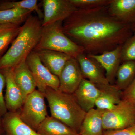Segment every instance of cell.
<instances>
[{"label": "cell", "instance_id": "6da1fadb", "mask_svg": "<svg viewBox=\"0 0 135 135\" xmlns=\"http://www.w3.org/2000/svg\"><path fill=\"white\" fill-rule=\"evenodd\" d=\"M108 7L77 9L63 22L64 33L87 55L113 50L134 34L131 25L109 15Z\"/></svg>", "mask_w": 135, "mask_h": 135}, {"label": "cell", "instance_id": "7a4b0ae2", "mask_svg": "<svg viewBox=\"0 0 135 135\" xmlns=\"http://www.w3.org/2000/svg\"><path fill=\"white\" fill-rule=\"evenodd\" d=\"M42 29L41 20L38 16L31 15L22 26L9 48L0 58V70L14 68L26 59L38 43Z\"/></svg>", "mask_w": 135, "mask_h": 135}, {"label": "cell", "instance_id": "3957f363", "mask_svg": "<svg viewBox=\"0 0 135 135\" xmlns=\"http://www.w3.org/2000/svg\"><path fill=\"white\" fill-rule=\"evenodd\" d=\"M44 95L48 102L51 116L79 133L86 112L80 106L73 94L48 88Z\"/></svg>", "mask_w": 135, "mask_h": 135}, {"label": "cell", "instance_id": "277c9868", "mask_svg": "<svg viewBox=\"0 0 135 135\" xmlns=\"http://www.w3.org/2000/svg\"><path fill=\"white\" fill-rule=\"evenodd\" d=\"M62 21L42 26L40 38L34 51H55L65 53L76 59L84 53V49L71 40L64 33Z\"/></svg>", "mask_w": 135, "mask_h": 135}, {"label": "cell", "instance_id": "5b68a950", "mask_svg": "<svg viewBox=\"0 0 135 135\" xmlns=\"http://www.w3.org/2000/svg\"><path fill=\"white\" fill-rule=\"evenodd\" d=\"M44 98L43 93L35 90L26 97L18 112L21 120L36 131L48 116Z\"/></svg>", "mask_w": 135, "mask_h": 135}, {"label": "cell", "instance_id": "8992f818", "mask_svg": "<svg viewBox=\"0 0 135 135\" xmlns=\"http://www.w3.org/2000/svg\"><path fill=\"white\" fill-rule=\"evenodd\" d=\"M135 123V107L122 99L112 110L103 111L104 131L119 130L128 127Z\"/></svg>", "mask_w": 135, "mask_h": 135}, {"label": "cell", "instance_id": "52a82bcc", "mask_svg": "<svg viewBox=\"0 0 135 135\" xmlns=\"http://www.w3.org/2000/svg\"><path fill=\"white\" fill-rule=\"evenodd\" d=\"M26 62L39 91L44 94L48 88L56 90L59 89L58 77L44 65L36 52L32 51L27 57Z\"/></svg>", "mask_w": 135, "mask_h": 135}, {"label": "cell", "instance_id": "ba28073f", "mask_svg": "<svg viewBox=\"0 0 135 135\" xmlns=\"http://www.w3.org/2000/svg\"><path fill=\"white\" fill-rule=\"evenodd\" d=\"M42 26L62 21L77 9L70 0H43Z\"/></svg>", "mask_w": 135, "mask_h": 135}, {"label": "cell", "instance_id": "9c48e42d", "mask_svg": "<svg viewBox=\"0 0 135 135\" xmlns=\"http://www.w3.org/2000/svg\"><path fill=\"white\" fill-rule=\"evenodd\" d=\"M58 78L59 90L67 94L75 92L84 78L76 59L72 58L68 61Z\"/></svg>", "mask_w": 135, "mask_h": 135}, {"label": "cell", "instance_id": "30bf717a", "mask_svg": "<svg viewBox=\"0 0 135 135\" xmlns=\"http://www.w3.org/2000/svg\"><path fill=\"white\" fill-rule=\"evenodd\" d=\"M0 71L5 78L6 91L4 98L7 109L9 112H18L22 108L25 99L15 81L13 68H5Z\"/></svg>", "mask_w": 135, "mask_h": 135}, {"label": "cell", "instance_id": "8fae6325", "mask_svg": "<svg viewBox=\"0 0 135 135\" xmlns=\"http://www.w3.org/2000/svg\"><path fill=\"white\" fill-rule=\"evenodd\" d=\"M122 46L99 55H87L94 59L105 70V77L109 83L113 84L115 81L116 73L121 62V51Z\"/></svg>", "mask_w": 135, "mask_h": 135}, {"label": "cell", "instance_id": "7c38bea8", "mask_svg": "<svg viewBox=\"0 0 135 135\" xmlns=\"http://www.w3.org/2000/svg\"><path fill=\"white\" fill-rule=\"evenodd\" d=\"M79 65L83 78L96 85L110 84L103 71V68L94 59L85 53L76 58Z\"/></svg>", "mask_w": 135, "mask_h": 135}, {"label": "cell", "instance_id": "4fadbf2b", "mask_svg": "<svg viewBox=\"0 0 135 135\" xmlns=\"http://www.w3.org/2000/svg\"><path fill=\"white\" fill-rule=\"evenodd\" d=\"M100 94V90L95 84L83 78L73 94L78 103L86 112L94 108Z\"/></svg>", "mask_w": 135, "mask_h": 135}, {"label": "cell", "instance_id": "5bb4252c", "mask_svg": "<svg viewBox=\"0 0 135 135\" xmlns=\"http://www.w3.org/2000/svg\"><path fill=\"white\" fill-rule=\"evenodd\" d=\"M108 11L120 22L131 26L135 23V0H112Z\"/></svg>", "mask_w": 135, "mask_h": 135}, {"label": "cell", "instance_id": "9a60e30c", "mask_svg": "<svg viewBox=\"0 0 135 135\" xmlns=\"http://www.w3.org/2000/svg\"><path fill=\"white\" fill-rule=\"evenodd\" d=\"M100 90V94L96 101L95 106L102 110H109L114 108L122 100V91L114 84L97 85Z\"/></svg>", "mask_w": 135, "mask_h": 135}, {"label": "cell", "instance_id": "2e32d148", "mask_svg": "<svg viewBox=\"0 0 135 135\" xmlns=\"http://www.w3.org/2000/svg\"><path fill=\"white\" fill-rule=\"evenodd\" d=\"M14 78L22 91L25 100L26 97L36 90V85L26 62V59L13 68Z\"/></svg>", "mask_w": 135, "mask_h": 135}, {"label": "cell", "instance_id": "e0dca14e", "mask_svg": "<svg viewBox=\"0 0 135 135\" xmlns=\"http://www.w3.org/2000/svg\"><path fill=\"white\" fill-rule=\"evenodd\" d=\"M36 52L44 65L58 77L66 62L73 58L65 53L55 51L46 50Z\"/></svg>", "mask_w": 135, "mask_h": 135}, {"label": "cell", "instance_id": "ac0fdd59", "mask_svg": "<svg viewBox=\"0 0 135 135\" xmlns=\"http://www.w3.org/2000/svg\"><path fill=\"white\" fill-rule=\"evenodd\" d=\"M2 123L6 135H39L20 119L18 112H8Z\"/></svg>", "mask_w": 135, "mask_h": 135}, {"label": "cell", "instance_id": "d6986e66", "mask_svg": "<svg viewBox=\"0 0 135 135\" xmlns=\"http://www.w3.org/2000/svg\"><path fill=\"white\" fill-rule=\"evenodd\" d=\"M103 110L93 108L87 112L80 128L79 135H103Z\"/></svg>", "mask_w": 135, "mask_h": 135}, {"label": "cell", "instance_id": "ffe728a7", "mask_svg": "<svg viewBox=\"0 0 135 135\" xmlns=\"http://www.w3.org/2000/svg\"><path fill=\"white\" fill-rule=\"evenodd\" d=\"M36 132L39 135H79L62 122L49 116L39 126Z\"/></svg>", "mask_w": 135, "mask_h": 135}, {"label": "cell", "instance_id": "44dd1931", "mask_svg": "<svg viewBox=\"0 0 135 135\" xmlns=\"http://www.w3.org/2000/svg\"><path fill=\"white\" fill-rule=\"evenodd\" d=\"M135 79V61L123 62L116 73L115 84L116 88L123 91L128 88Z\"/></svg>", "mask_w": 135, "mask_h": 135}, {"label": "cell", "instance_id": "7402d4cb", "mask_svg": "<svg viewBox=\"0 0 135 135\" xmlns=\"http://www.w3.org/2000/svg\"><path fill=\"white\" fill-rule=\"evenodd\" d=\"M32 12L29 10L18 8L0 10V25L12 24L21 25L32 15Z\"/></svg>", "mask_w": 135, "mask_h": 135}, {"label": "cell", "instance_id": "603a6c76", "mask_svg": "<svg viewBox=\"0 0 135 135\" xmlns=\"http://www.w3.org/2000/svg\"><path fill=\"white\" fill-rule=\"evenodd\" d=\"M21 27L12 24L0 25V55L17 36Z\"/></svg>", "mask_w": 135, "mask_h": 135}, {"label": "cell", "instance_id": "cb8c5ba5", "mask_svg": "<svg viewBox=\"0 0 135 135\" xmlns=\"http://www.w3.org/2000/svg\"><path fill=\"white\" fill-rule=\"evenodd\" d=\"M18 8L35 11L41 20L43 18V12L40 8L37 0H23L17 2H5L0 4V10Z\"/></svg>", "mask_w": 135, "mask_h": 135}, {"label": "cell", "instance_id": "d4e9b609", "mask_svg": "<svg viewBox=\"0 0 135 135\" xmlns=\"http://www.w3.org/2000/svg\"><path fill=\"white\" fill-rule=\"evenodd\" d=\"M121 62L126 61H135V32L128 38L122 46Z\"/></svg>", "mask_w": 135, "mask_h": 135}, {"label": "cell", "instance_id": "484cf974", "mask_svg": "<svg viewBox=\"0 0 135 135\" xmlns=\"http://www.w3.org/2000/svg\"><path fill=\"white\" fill-rule=\"evenodd\" d=\"M77 9H92L107 7L112 0H70Z\"/></svg>", "mask_w": 135, "mask_h": 135}, {"label": "cell", "instance_id": "4316f807", "mask_svg": "<svg viewBox=\"0 0 135 135\" xmlns=\"http://www.w3.org/2000/svg\"><path fill=\"white\" fill-rule=\"evenodd\" d=\"M5 85V77L0 71V117H3L8 112L3 94V90Z\"/></svg>", "mask_w": 135, "mask_h": 135}, {"label": "cell", "instance_id": "83f0119b", "mask_svg": "<svg viewBox=\"0 0 135 135\" xmlns=\"http://www.w3.org/2000/svg\"><path fill=\"white\" fill-rule=\"evenodd\" d=\"M122 99L130 102L135 107V79L133 83L122 92Z\"/></svg>", "mask_w": 135, "mask_h": 135}, {"label": "cell", "instance_id": "f1b7e54d", "mask_svg": "<svg viewBox=\"0 0 135 135\" xmlns=\"http://www.w3.org/2000/svg\"><path fill=\"white\" fill-rule=\"evenodd\" d=\"M103 135H135V123L132 126L123 129L105 131Z\"/></svg>", "mask_w": 135, "mask_h": 135}, {"label": "cell", "instance_id": "f546056e", "mask_svg": "<svg viewBox=\"0 0 135 135\" xmlns=\"http://www.w3.org/2000/svg\"><path fill=\"white\" fill-rule=\"evenodd\" d=\"M1 118V117H0ZM2 128L3 127L2 123V122H1V120H0V135L1 134L2 132Z\"/></svg>", "mask_w": 135, "mask_h": 135}, {"label": "cell", "instance_id": "4dcf8cb0", "mask_svg": "<svg viewBox=\"0 0 135 135\" xmlns=\"http://www.w3.org/2000/svg\"><path fill=\"white\" fill-rule=\"evenodd\" d=\"M131 27H132V31L134 33L135 32V23L131 26Z\"/></svg>", "mask_w": 135, "mask_h": 135}]
</instances>
